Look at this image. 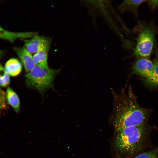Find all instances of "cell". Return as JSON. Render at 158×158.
<instances>
[{"label": "cell", "instance_id": "obj_4", "mask_svg": "<svg viewBox=\"0 0 158 158\" xmlns=\"http://www.w3.org/2000/svg\"><path fill=\"white\" fill-rule=\"evenodd\" d=\"M60 70L35 65L25 76L26 84L43 94L48 89L54 88V80Z\"/></svg>", "mask_w": 158, "mask_h": 158}, {"label": "cell", "instance_id": "obj_14", "mask_svg": "<svg viewBox=\"0 0 158 158\" xmlns=\"http://www.w3.org/2000/svg\"><path fill=\"white\" fill-rule=\"evenodd\" d=\"M10 83L9 75L4 67L0 63V86L5 87L8 86Z\"/></svg>", "mask_w": 158, "mask_h": 158}, {"label": "cell", "instance_id": "obj_12", "mask_svg": "<svg viewBox=\"0 0 158 158\" xmlns=\"http://www.w3.org/2000/svg\"><path fill=\"white\" fill-rule=\"evenodd\" d=\"M49 49H44L36 53L33 56V60L35 65L47 68L48 55Z\"/></svg>", "mask_w": 158, "mask_h": 158}, {"label": "cell", "instance_id": "obj_18", "mask_svg": "<svg viewBox=\"0 0 158 158\" xmlns=\"http://www.w3.org/2000/svg\"><path fill=\"white\" fill-rule=\"evenodd\" d=\"M2 54H3V51L1 50H0V58L1 57V56H2Z\"/></svg>", "mask_w": 158, "mask_h": 158}, {"label": "cell", "instance_id": "obj_1", "mask_svg": "<svg viewBox=\"0 0 158 158\" xmlns=\"http://www.w3.org/2000/svg\"><path fill=\"white\" fill-rule=\"evenodd\" d=\"M113 107L111 118L117 133L126 127L144 125L148 111L139 104L132 87L127 92L124 89L118 92L112 90Z\"/></svg>", "mask_w": 158, "mask_h": 158}, {"label": "cell", "instance_id": "obj_17", "mask_svg": "<svg viewBox=\"0 0 158 158\" xmlns=\"http://www.w3.org/2000/svg\"><path fill=\"white\" fill-rule=\"evenodd\" d=\"M146 2L152 11L155 10L158 7V0H146Z\"/></svg>", "mask_w": 158, "mask_h": 158}, {"label": "cell", "instance_id": "obj_9", "mask_svg": "<svg viewBox=\"0 0 158 158\" xmlns=\"http://www.w3.org/2000/svg\"><path fill=\"white\" fill-rule=\"evenodd\" d=\"M146 0H125L123 1L116 7L118 11L121 14L131 12L135 17L138 16V10L140 6Z\"/></svg>", "mask_w": 158, "mask_h": 158}, {"label": "cell", "instance_id": "obj_5", "mask_svg": "<svg viewBox=\"0 0 158 158\" xmlns=\"http://www.w3.org/2000/svg\"><path fill=\"white\" fill-rule=\"evenodd\" d=\"M21 39L24 42L25 47L31 53H35L44 49L49 50L51 43L50 38L38 35L30 39Z\"/></svg>", "mask_w": 158, "mask_h": 158}, {"label": "cell", "instance_id": "obj_6", "mask_svg": "<svg viewBox=\"0 0 158 158\" xmlns=\"http://www.w3.org/2000/svg\"><path fill=\"white\" fill-rule=\"evenodd\" d=\"M153 66L149 57H139L133 64L131 69L132 73L146 78L151 74Z\"/></svg>", "mask_w": 158, "mask_h": 158}, {"label": "cell", "instance_id": "obj_8", "mask_svg": "<svg viewBox=\"0 0 158 158\" xmlns=\"http://www.w3.org/2000/svg\"><path fill=\"white\" fill-rule=\"evenodd\" d=\"M38 35L36 32H13L6 30L0 26V39L14 43L18 39L33 37Z\"/></svg>", "mask_w": 158, "mask_h": 158}, {"label": "cell", "instance_id": "obj_13", "mask_svg": "<svg viewBox=\"0 0 158 158\" xmlns=\"http://www.w3.org/2000/svg\"><path fill=\"white\" fill-rule=\"evenodd\" d=\"M155 57L153 63V68L150 75L146 78V82L153 86H158V49L155 51Z\"/></svg>", "mask_w": 158, "mask_h": 158}, {"label": "cell", "instance_id": "obj_16", "mask_svg": "<svg viewBox=\"0 0 158 158\" xmlns=\"http://www.w3.org/2000/svg\"><path fill=\"white\" fill-rule=\"evenodd\" d=\"M6 94L0 89V112L6 109Z\"/></svg>", "mask_w": 158, "mask_h": 158}, {"label": "cell", "instance_id": "obj_2", "mask_svg": "<svg viewBox=\"0 0 158 158\" xmlns=\"http://www.w3.org/2000/svg\"><path fill=\"white\" fill-rule=\"evenodd\" d=\"M115 141L117 149L121 152L133 154L142 147L145 134L144 125L129 127L117 133Z\"/></svg>", "mask_w": 158, "mask_h": 158}, {"label": "cell", "instance_id": "obj_11", "mask_svg": "<svg viewBox=\"0 0 158 158\" xmlns=\"http://www.w3.org/2000/svg\"><path fill=\"white\" fill-rule=\"evenodd\" d=\"M6 100L8 104L16 112H18L20 109V102L17 94L10 87L7 88L6 94Z\"/></svg>", "mask_w": 158, "mask_h": 158}, {"label": "cell", "instance_id": "obj_7", "mask_svg": "<svg viewBox=\"0 0 158 158\" xmlns=\"http://www.w3.org/2000/svg\"><path fill=\"white\" fill-rule=\"evenodd\" d=\"M18 56L26 73L32 69L35 66L33 56L25 47L13 48Z\"/></svg>", "mask_w": 158, "mask_h": 158}, {"label": "cell", "instance_id": "obj_3", "mask_svg": "<svg viewBox=\"0 0 158 158\" xmlns=\"http://www.w3.org/2000/svg\"><path fill=\"white\" fill-rule=\"evenodd\" d=\"M135 29L138 36L133 56L137 58L149 57L155 46L157 28L153 22L139 21Z\"/></svg>", "mask_w": 158, "mask_h": 158}, {"label": "cell", "instance_id": "obj_10", "mask_svg": "<svg viewBox=\"0 0 158 158\" xmlns=\"http://www.w3.org/2000/svg\"><path fill=\"white\" fill-rule=\"evenodd\" d=\"M22 66L21 62L18 59L12 58L6 62L4 68L9 75L15 77L21 73Z\"/></svg>", "mask_w": 158, "mask_h": 158}, {"label": "cell", "instance_id": "obj_15", "mask_svg": "<svg viewBox=\"0 0 158 158\" xmlns=\"http://www.w3.org/2000/svg\"><path fill=\"white\" fill-rule=\"evenodd\" d=\"M133 158H158V147L152 150L140 154Z\"/></svg>", "mask_w": 158, "mask_h": 158}]
</instances>
